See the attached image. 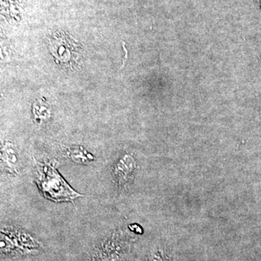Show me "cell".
<instances>
[{"instance_id":"4","label":"cell","mask_w":261,"mask_h":261,"mask_svg":"<svg viewBox=\"0 0 261 261\" xmlns=\"http://www.w3.org/2000/svg\"><path fill=\"white\" fill-rule=\"evenodd\" d=\"M66 154L68 159L71 160L73 163L79 164H89L94 161V156L82 147L68 149Z\"/></svg>"},{"instance_id":"3","label":"cell","mask_w":261,"mask_h":261,"mask_svg":"<svg viewBox=\"0 0 261 261\" xmlns=\"http://www.w3.org/2000/svg\"><path fill=\"white\" fill-rule=\"evenodd\" d=\"M2 167L7 172L14 174L19 170L18 158L14 149L7 146L2 150Z\"/></svg>"},{"instance_id":"1","label":"cell","mask_w":261,"mask_h":261,"mask_svg":"<svg viewBox=\"0 0 261 261\" xmlns=\"http://www.w3.org/2000/svg\"><path fill=\"white\" fill-rule=\"evenodd\" d=\"M36 179L44 197L56 202L73 201L82 195L73 190L50 164L38 163Z\"/></svg>"},{"instance_id":"2","label":"cell","mask_w":261,"mask_h":261,"mask_svg":"<svg viewBox=\"0 0 261 261\" xmlns=\"http://www.w3.org/2000/svg\"><path fill=\"white\" fill-rule=\"evenodd\" d=\"M135 167V160L130 154H124L118 159L113 169V178L118 186H123L130 181Z\"/></svg>"}]
</instances>
